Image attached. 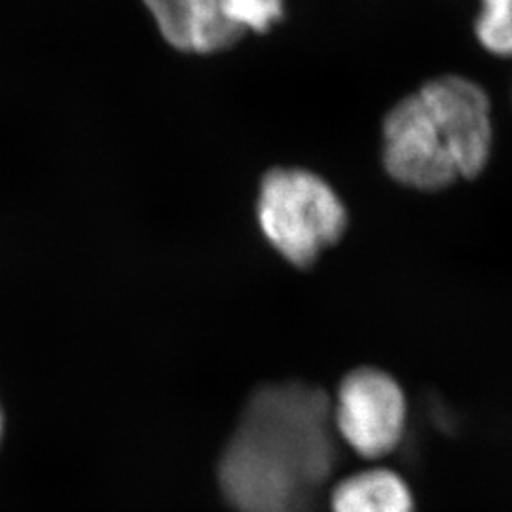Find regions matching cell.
I'll return each instance as SVG.
<instances>
[{
  "label": "cell",
  "instance_id": "1",
  "mask_svg": "<svg viewBox=\"0 0 512 512\" xmlns=\"http://www.w3.org/2000/svg\"><path fill=\"white\" fill-rule=\"evenodd\" d=\"M336 437L321 389L264 385L222 452L220 490L236 512H315L336 465Z\"/></svg>",
  "mask_w": 512,
  "mask_h": 512
},
{
  "label": "cell",
  "instance_id": "2",
  "mask_svg": "<svg viewBox=\"0 0 512 512\" xmlns=\"http://www.w3.org/2000/svg\"><path fill=\"white\" fill-rule=\"evenodd\" d=\"M492 135L484 90L461 76H440L385 116V169L408 188L440 190L486 167Z\"/></svg>",
  "mask_w": 512,
  "mask_h": 512
},
{
  "label": "cell",
  "instance_id": "3",
  "mask_svg": "<svg viewBox=\"0 0 512 512\" xmlns=\"http://www.w3.org/2000/svg\"><path fill=\"white\" fill-rule=\"evenodd\" d=\"M258 222L279 255L308 268L342 238L348 215L325 179L306 169H272L260 184Z\"/></svg>",
  "mask_w": 512,
  "mask_h": 512
},
{
  "label": "cell",
  "instance_id": "4",
  "mask_svg": "<svg viewBox=\"0 0 512 512\" xmlns=\"http://www.w3.org/2000/svg\"><path fill=\"white\" fill-rule=\"evenodd\" d=\"M406 410L399 382L384 370L363 366L340 382L332 401V423L353 452L378 459L399 446Z\"/></svg>",
  "mask_w": 512,
  "mask_h": 512
},
{
  "label": "cell",
  "instance_id": "5",
  "mask_svg": "<svg viewBox=\"0 0 512 512\" xmlns=\"http://www.w3.org/2000/svg\"><path fill=\"white\" fill-rule=\"evenodd\" d=\"M165 40L186 54H215L245 37L239 0H143Z\"/></svg>",
  "mask_w": 512,
  "mask_h": 512
},
{
  "label": "cell",
  "instance_id": "6",
  "mask_svg": "<svg viewBox=\"0 0 512 512\" xmlns=\"http://www.w3.org/2000/svg\"><path fill=\"white\" fill-rule=\"evenodd\" d=\"M329 512H414V495L391 469H366L334 484Z\"/></svg>",
  "mask_w": 512,
  "mask_h": 512
},
{
  "label": "cell",
  "instance_id": "7",
  "mask_svg": "<svg viewBox=\"0 0 512 512\" xmlns=\"http://www.w3.org/2000/svg\"><path fill=\"white\" fill-rule=\"evenodd\" d=\"M475 31L480 44L499 57H512V0H480Z\"/></svg>",
  "mask_w": 512,
  "mask_h": 512
},
{
  "label": "cell",
  "instance_id": "8",
  "mask_svg": "<svg viewBox=\"0 0 512 512\" xmlns=\"http://www.w3.org/2000/svg\"><path fill=\"white\" fill-rule=\"evenodd\" d=\"M2 431H4V418H2V410H0V439H2Z\"/></svg>",
  "mask_w": 512,
  "mask_h": 512
}]
</instances>
